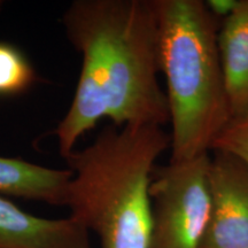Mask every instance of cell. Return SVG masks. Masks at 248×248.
Wrapping results in <instances>:
<instances>
[{"label": "cell", "instance_id": "277c9868", "mask_svg": "<svg viewBox=\"0 0 248 248\" xmlns=\"http://www.w3.org/2000/svg\"><path fill=\"white\" fill-rule=\"evenodd\" d=\"M209 153L154 168L148 248H201L209 218Z\"/></svg>", "mask_w": 248, "mask_h": 248}, {"label": "cell", "instance_id": "8fae6325", "mask_svg": "<svg viewBox=\"0 0 248 248\" xmlns=\"http://www.w3.org/2000/svg\"><path fill=\"white\" fill-rule=\"evenodd\" d=\"M204 4L217 20L219 17H223L225 20L226 17L234 13V11L240 4V0H208V1H204Z\"/></svg>", "mask_w": 248, "mask_h": 248}, {"label": "cell", "instance_id": "7c38bea8", "mask_svg": "<svg viewBox=\"0 0 248 248\" xmlns=\"http://www.w3.org/2000/svg\"><path fill=\"white\" fill-rule=\"evenodd\" d=\"M1 4H2V2H1V1H0V8H1V6H2Z\"/></svg>", "mask_w": 248, "mask_h": 248}, {"label": "cell", "instance_id": "52a82bcc", "mask_svg": "<svg viewBox=\"0 0 248 248\" xmlns=\"http://www.w3.org/2000/svg\"><path fill=\"white\" fill-rule=\"evenodd\" d=\"M70 169H52L18 157L0 156V194L66 207Z\"/></svg>", "mask_w": 248, "mask_h": 248}, {"label": "cell", "instance_id": "ba28073f", "mask_svg": "<svg viewBox=\"0 0 248 248\" xmlns=\"http://www.w3.org/2000/svg\"><path fill=\"white\" fill-rule=\"evenodd\" d=\"M217 43L231 117L239 116L248 111V0L223 21Z\"/></svg>", "mask_w": 248, "mask_h": 248}, {"label": "cell", "instance_id": "6da1fadb", "mask_svg": "<svg viewBox=\"0 0 248 248\" xmlns=\"http://www.w3.org/2000/svg\"><path fill=\"white\" fill-rule=\"evenodd\" d=\"M62 24L82 55L73 101L53 132L64 159L101 120L116 126L169 122L166 91L157 78L154 0H75Z\"/></svg>", "mask_w": 248, "mask_h": 248}, {"label": "cell", "instance_id": "7a4b0ae2", "mask_svg": "<svg viewBox=\"0 0 248 248\" xmlns=\"http://www.w3.org/2000/svg\"><path fill=\"white\" fill-rule=\"evenodd\" d=\"M170 145L160 125L110 124L66 157L73 171L69 216L97 234L101 248H148L152 175Z\"/></svg>", "mask_w": 248, "mask_h": 248}, {"label": "cell", "instance_id": "9c48e42d", "mask_svg": "<svg viewBox=\"0 0 248 248\" xmlns=\"http://www.w3.org/2000/svg\"><path fill=\"white\" fill-rule=\"evenodd\" d=\"M35 68L11 43L0 42V98L23 94L36 83Z\"/></svg>", "mask_w": 248, "mask_h": 248}, {"label": "cell", "instance_id": "3957f363", "mask_svg": "<svg viewBox=\"0 0 248 248\" xmlns=\"http://www.w3.org/2000/svg\"><path fill=\"white\" fill-rule=\"evenodd\" d=\"M160 73L166 77L170 161L209 153L231 120L218 51V20L200 0H154Z\"/></svg>", "mask_w": 248, "mask_h": 248}, {"label": "cell", "instance_id": "30bf717a", "mask_svg": "<svg viewBox=\"0 0 248 248\" xmlns=\"http://www.w3.org/2000/svg\"><path fill=\"white\" fill-rule=\"evenodd\" d=\"M210 151L230 153L248 166V111L231 117L213 142Z\"/></svg>", "mask_w": 248, "mask_h": 248}, {"label": "cell", "instance_id": "5b68a950", "mask_svg": "<svg viewBox=\"0 0 248 248\" xmlns=\"http://www.w3.org/2000/svg\"><path fill=\"white\" fill-rule=\"evenodd\" d=\"M207 181L209 218L201 248H248V166L210 151Z\"/></svg>", "mask_w": 248, "mask_h": 248}, {"label": "cell", "instance_id": "8992f818", "mask_svg": "<svg viewBox=\"0 0 248 248\" xmlns=\"http://www.w3.org/2000/svg\"><path fill=\"white\" fill-rule=\"evenodd\" d=\"M0 248H91V243L73 217L32 215L0 194Z\"/></svg>", "mask_w": 248, "mask_h": 248}]
</instances>
